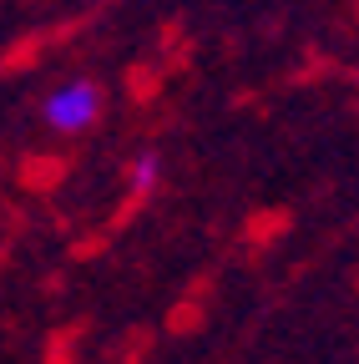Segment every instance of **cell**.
<instances>
[{
    "label": "cell",
    "mask_w": 359,
    "mask_h": 364,
    "mask_svg": "<svg viewBox=\"0 0 359 364\" xmlns=\"http://www.w3.org/2000/svg\"><path fill=\"white\" fill-rule=\"evenodd\" d=\"M97 107H102L97 86L71 81V86H61V91H51V97H46V122L61 127V132H76V127H86V122L97 117Z\"/></svg>",
    "instance_id": "cell-1"
},
{
    "label": "cell",
    "mask_w": 359,
    "mask_h": 364,
    "mask_svg": "<svg viewBox=\"0 0 359 364\" xmlns=\"http://www.w3.org/2000/svg\"><path fill=\"white\" fill-rule=\"evenodd\" d=\"M157 182V157H137V167H132V193H147Z\"/></svg>",
    "instance_id": "cell-2"
}]
</instances>
